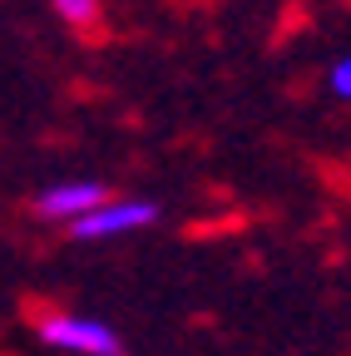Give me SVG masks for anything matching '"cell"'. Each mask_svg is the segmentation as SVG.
I'll list each match as a JSON object with an SVG mask.
<instances>
[{"label":"cell","mask_w":351,"mask_h":356,"mask_svg":"<svg viewBox=\"0 0 351 356\" xmlns=\"http://www.w3.org/2000/svg\"><path fill=\"white\" fill-rule=\"evenodd\" d=\"M40 337H45L50 346L84 351V356H124L119 337L104 322H90V317H45L40 322Z\"/></svg>","instance_id":"1"},{"label":"cell","mask_w":351,"mask_h":356,"mask_svg":"<svg viewBox=\"0 0 351 356\" xmlns=\"http://www.w3.org/2000/svg\"><path fill=\"white\" fill-rule=\"evenodd\" d=\"M158 218V208L149 198H124V203H99L95 213H84L74 222V238H119V233H134L149 228Z\"/></svg>","instance_id":"2"},{"label":"cell","mask_w":351,"mask_h":356,"mask_svg":"<svg viewBox=\"0 0 351 356\" xmlns=\"http://www.w3.org/2000/svg\"><path fill=\"white\" fill-rule=\"evenodd\" d=\"M99 203H109L104 184H55V188L40 193L35 213H40V218H74V222H79L84 213H95Z\"/></svg>","instance_id":"3"},{"label":"cell","mask_w":351,"mask_h":356,"mask_svg":"<svg viewBox=\"0 0 351 356\" xmlns=\"http://www.w3.org/2000/svg\"><path fill=\"white\" fill-rule=\"evenodd\" d=\"M55 15H60V20H74V25H90L99 10L90 6V0H60V6H55Z\"/></svg>","instance_id":"4"},{"label":"cell","mask_w":351,"mask_h":356,"mask_svg":"<svg viewBox=\"0 0 351 356\" xmlns=\"http://www.w3.org/2000/svg\"><path fill=\"white\" fill-rule=\"evenodd\" d=\"M332 95L351 99V55H346V60H336V70H332Z\"/></svg>","instance_id":"5"}]
</instances>
